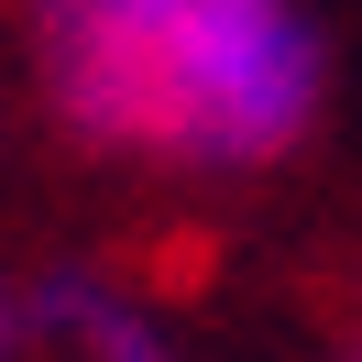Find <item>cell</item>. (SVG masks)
<instances>
[{"instance_id": "cell-1", "label": "cell", "mask_w": 362, "mask_h": 362, "mask_svg": "<svg viewBox=\"0 0 362 362\" xmlns=\"http://www.w3.org/2000/svg\"><path fill=\"white\" fill-rule=\"evenodd\" d=\"M45 110L77 154L242 187L329 121V33L308 0H23Z\"/></svg>"}, {"instance_id": "cell-2", "label": "cell", "mask_w": 362, "mask_h": 362, "mask_svg": "<svg viewBox=\"0 0 362 362\" xmlns=\"http://www.w3.org/2000/svg\"><path fill=\"white\" fill-rule=\"evenodd\" d=\"M23 318H33V340L55 362H187L165 340V318L132 308L121 274H99V264H33L23 274Z\"/></svg>"}, {"instance_id": "cell-3", "label": "cell", "mask_w": 362, "mask_h": 362, "mask_svg": "<svg viewBox=\"0 0 362 362\" xmlns=\"http://www.w3.org/2000/svg\"><path fill=\"white\" fill-rule=\"evenodd\" d=\"M33 351V318H23V274H0V362Z\"/></svg>"}, {"instance_id": "cell-4", "label": "cell", "mask_w": 362, "mask_h": 362, "mask_svg": "<svg viewBox=\"0 0 362 362\" xmlns=\"http://www.w3.org/2000/svg\"><path fill=\"white\" fill-rule=\"evenodd\" d=\"M340 362H362V351H340Z\"/></svg>"}]
</instances>
